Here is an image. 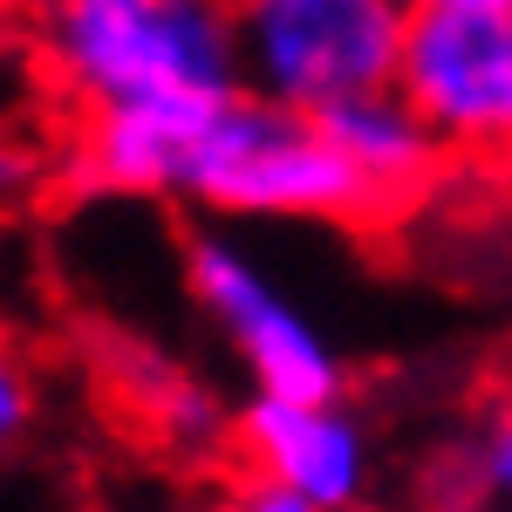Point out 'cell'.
Here are the masks:
<instances>
[{
	"mask_svg": "<svg viewBox=\"0 0 512 512\" xmlns=\"http://www.w3.org/2000/svg\"><path fill=\"white\" fill-rule=\"evenodd\" d=\"M41 62L82 110H198L239 89L233 7L212 0H41Z\"/></svg>",
	"mask_w": 512,
	"mask_h": 512,
	"instance_id": "cell-1",
	"label": "cell"
},
{
	"mask_svg": "<svg viewBox=\"0 0 512 512\" xmlns=\"http://www.w3.org/2000/svg\"><path fill=\"white\" fill-rule=\"evenodd\" d=\"M35 417H41V383H35V362L0 335V465L35 437Z\"/></svg>",
	"mask_w": 512,
	"mask_h": 512,
	"instance_id": "cell-10",
	"label": "cell"
},
{
	"mask_svg": "<svg viewBox=\"0 0 512 512\" xmlns=\"http://www.w3.org/2000/svg\"><path fill=\"white\" fill-rule=\"evenodd\" d=\"M28 185H35V151L14 144V137H0V205H14Z\"/></svg>",
	"mask_w": 512,
	"mask_h": 512,
	"instance_id": "cell-11",
	"label": "cell"
},
{
	"mask_svg": "<svg viewBox=\"0 0 512 512\" xmlns=\"http://www.w3.org/2000/svg\"><path fill=\"white\" fill-rule=\"evenodd\" d=\"M123 396L137 403V417H144V431L171 444V451H219V444H233V417H226V403L205 390L198 376H185L178 362H164V355H137L130 369L117 376Z\"/></svg>",
	"mask_w": 512,
	"mask_h": 512,
	"instance_id": "cell-9",
	"label": "cell"
},
{
	"mask_svg": "<svg viewBox=\"0 0 512 512\" xmlns=\"http://www.w3.org/2000/svg\"><path fill=\"white\" fill-rule=\"evenodd\" d=\"M410 7H506L512 14V0H410Z\"/></svg>",
	"mask_w": 512,
	"mask_h": 512,
	"instance_id": "cell-12",
	"label": "cell"
},
{
	"mask_svg": "<svg viewBox=\"0 0 512 512\" xmlns=\"http://www.w3.org/2000/svg\"><path fill=\"white\" fill-rule=\"evenodd\" d=\"M499 158H506V171H512V144H506V151H499Z\"/></svg>",
	"mask_w": 512,
	"mask_h": 512,
	"instance_id": "cell-13",
	"label": "cell"
},
{
	"mask_svg": "<svg viewBox=\"0 0 512 512\" xmlns=\"http://www.w3.org/2000/svg\"><path fill=\"white\" fill-rule=\"evenodd\" d=\"M233 451L246 472V506L260 512H342L369 499V431L342 396H274L253 390L233 417Z\"/></svg>",
	"mask_w": 512,
	"mask_h": 512,
	"instance_id": "cell-6",
	"label": "cell"
},
{
	"mask_svg": "<svg viewBox=\"0 0 512 512\" xmlns=\"http://www.w3.org/2000/svg\"><path fill=\"white\" fill-rule=\"evenodd\" d=\"M185 280H192L198 315L219 328V342L233 349L239 376L253 390L274 396H342V355L274 274L253 246L226 233L192 239L185 253Z\"/></svg>",
	"mask_w": 512,
	"mask_h": 512,
	"instance_id": "cell-4",
	"label": "cell"
},
{
	"mask_svg": "<svg viewBox=\"0 0 512 512\" xmlns=\"http://www.w3.org/2000/svg\"><path fill=\"white\" fill-rule=\"evenodd\" d=\"M396 89L444 137V151L512 144V14L506 7H410Z\"/></svg>",
	"mask_w": 512,
	"mask_h": 512,
	"instance_id": "cell-5",
	"label": "cell"
},
{
	"mask_svg": "<svg viewBox=\"0 0 512 512\" xmlns=\"http://www.w3.org/2000/svg\"><path fill=\"white\" fill-rule=\"evenodd\" d=\"M212 7H233V0H212Z\"/></svg>",
	"mask_w": 512,
	"mask_h": 512,
	"instance_id": "cell-14",
	"label": "cell"
},
{
	"mask_svg": "<svg viewBox=\"0 0 512 512\" xmlns=\"http://www.w3.org/2000/svg\"><path fill=\"white\" fill-rule=\"evenodd\" d=\"M328 123V137H335V151L349 164L355 192L369 205V219H383L396 205H410V198H424L437 185V171H444V137H437L431 123L417 117V103L383 82V89H362L349 103H335V110H321Z\"/></svg>",
	"mask_w": 512,
	"mask_h": 512,
	"instance_id": "cell-7",
	"label": "cell"
},
{
	"mask_svg": "<svg viewBox=\"0 0 512 512\" xmlns=\"http://www.w3.org/2000/svg\"><path fill=\"white\" fill-rule=\"evenodd\" d=\"M205 110V103H198ZM185 103H117V110H82L76 137V171L96 192L123 198H164L178 192L185 171V144H192V117Z\"/></svg>",
	"mask_w": 512,
	"mask_h": 512,
	"instance_id": "cell-8",
	"label": "cell"
},
{
	"mask_svg": "<svg viewBox=\"0 0 512 512\" xmlns=\"http://www.w3.org/2000/svg\"><path fill=\"white\" fill-rule=\"evenodd\" d=\"M178 198L219 219H369L328 123L253 89H226L192 117Z\"/></svg>",
	"mask_w": 512,
	"mask_h": 512,
	"instance_id": "cell-2",
	"label": "cell"
},
{
	"mask_svg": "<svg viewBox=\"0 0 512 512\" xmlns=\"http://www.w3.org/2000/svg\"><path fill=\"white\" fill-rule=\"evenodd\" d=\"M410 0H233L239 89L294 110H335L396 82Z\"/></svg>",
	"mask_w": 512,
	"mask_h": 512,
	"instance_id": "cell-3",
	"label": "cell"
}]
</instances>
